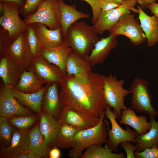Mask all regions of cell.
<instances>
[{
  "label": "cell",
  "instance_id": "1",
  "mask_svg": "<svg viewBox=\"0 0 158 158\" xmlns=\"http://www.w3.org/2000/svg\"><path fill=\"white\" fill-rule=\"evenodd\" d=\"M102 75L92 71L79 75H65L59 83L62 107H70L99 117L107 105Z\"/></svg>",
  "mask_w": 158,
  "mask_h": 158
},
{
  "label": "cell",
  "instance_id": "2",
  "mask_svg": "<svg viewBox=\"0 0 158 158\" xmlns=\"http://www.w3.org/2000/svg\"><path fill=\"white\" fill-rule=\"evenodd\" d=\"M98 35L93 26L81 21L72 24L64 38L73 51L85 58L90 53L95 43L101 39Z\"/></svg>",
  "mask_w": 158,
  "mask_h": 158
},
{
  "label": "cell",
  "instance_id": "3",
  "mask_svg": "<svg viewBox=\"0 0 158 158\" xmlns=\"http://www.w3.org/2000/svg\"><path fill=\"white\" fill-rule=\"evenodd\" d=\"M105 113L99 117L100 120L96 126L87 129L79 130L71 142L68 157L72 158H80L83 151L89 146L94 144H103L107 138V130L104 121Z\"/></svg>",
  "mask_w": 158,
  "mask_h": 158
},
{
  "label": "cell",
  "instance_id": "4",
  "mask_svg": "<svg viewBox=\"0 0 158 158\" xmlns=\"http://www.w3.org/2000/svg\"><path fill=\"white\" fill-rule=\"evenodd\" d=\"M104 93L106 104L113 108L120 118L122 110L128 107L124 104L125 98L130 94L129 90L125 89L123 79L118 80L111 73L107 76L102 75Z\"/></svg>",
  "mask_w": 158,
  "mask_h": 158
},
{
  "label": "cell",
  "instance_id": "5",
  "mask_svg": "<svg viewBox=\"0 0 158 158\" xmlns=\"http://www.w3.org/2000/svg\"><path fill=\"white\" fill-rule=\"evenodd\" d=\"M149 87V83L145 78L136 77L133 80L129 89L131 107L137 113L156 117L157 113L151 104L152 97Z\"/></svg>",
  "mask_w": 158,
  "mask_h": 158
},
{
  "label": "cell",
  "instance_id": "6",
  "mask_svg": "<svg viewBox=\"0 0 158 158\" xmlns=\"http://www.w3.org/2000/svg\"><path fill=\"white\" fill-rule=\"evenodd\" d=\"M104 113L105 117L109 120L111 125V128L110 129L109 122L104 119L107 127L108 137L105 142L106 146L112 151L115 152L119 145L123 142L129 141L136 143L135 137L138 134L135 130L130 129L128 126L126 127V130L123 129L116 120L119 117L107 105Z\"/></svg>",
  "mask_w": 158,
  "mask_h": 158
},
{
  "label": "cell",
  "instance_id": "7",
  "mask_svg": "<svg viewBox=\"0 0 158 158\" xmlns=\"http://www.w3.org/2000/svg\"><path fill=\"white\" fill-rule=\"evenodd\" d=\"M24 21L27 25L42 24L51 30L60 28V15L57 0H44L36 11L27 16Z\"/></svg>",
  "mask_w": 158,
  "mask_h": 158
},
{
  "label": "cell",
  "instance_id": "8",
  "mask_svg": "<svg viewBox=\"0 0 158 158\" xmlns=\"http://www.w3.org/2000/svg\"><path fill=\"white\" fill-rule=\"evenodd\" d=\"M108 31L110 34L117 36H125L135 46L142 44L146 39L140 25L135 19L134 15L129 13L123 15Z\"/></svg>",
  "mask_w": 158,
  "mask_h": 158
},
{
  "label": "cell",
  "instance_id": "9",
  "mask_svg": "<svg viewBox=\"0 0 158 158\" xmlns=\"http://www.w3.org/2000/svg\"><path fill=\"white\" fill-rule=\"evenodd\" d=\"M18 5L10 2L0 3L1 11L3 12L0 18V25L13 40L26 31L28 27L19 17Z\"/></svg>",
  "mask_w": 158,
  "mask_h": 158
},
{
  "label": "cell",
  "instance_id": "10",
  "mask_svg": "<svg viewBox=\"0 0 158 158\" xmlns=\"http://www.w3.org/2000/svg\"><path fill=\"white\" fill-rule=\"evenodd\" d=\"M136 0H124L118 7L104 11H101L96 23L93 26L98 34L102 35L110 29L123 14L130 11L138 13V10L134 8Z\"/></svg>",
  "mask_w": 158,
  "mask_h": 158
},
{
  "label": "cell",
  "instance_id": "11",
  "mask_svg": "<svg viewBox=\"0 0 158 158\" xmlns=\"http://www.w3.org/2000/svg\"><path fill=\"white\" fill-rule=\"evenodd\" d=\"M57 120L60 124H68L82 130L96 126L100 118L73 108L65 107L62 108Z\"/></svg>",
  "mask_w": 158,
  "mask_h": 158
},
{
  "label": "cell",
  "instance_id": "12",
  "mask_svg": "<svg viewBox=\"0 0 158 158\" xmlns=\"http://www.w3.org/2000/svg\"><path fill=\"white\" fill-rule=\"evenodd\" d=\"M45 84L59 83L66 75L56 66L48 62L41 55L32 58L28 69Z\"/></svg>",
  "mask_w": 158,
  "mask_h": 158
},
{
  "label": "cell",
  "instance_id": "13",
  "mask_svg": "<svg viewBox=\"0 0 158 158\" xmlns=\"http://www.w3.org/2000/svg\"><path fill=\"white\" fill-rule=\"evenodd\" d=\"M12 88L3 85L0 91V117L33 114L29 108L20 104L15 97Z\"/></svg>",
  "mask_w": 158,
  "mask_h": 158
},
{
  "label": "cell",
  "instance_id": "14",
  "mask_svg": "<svg viewBox=\"0 0 158 158\" xmlns=\"http://www.w3.org/2000/svg\"><path fill=\"white\" fill-rule=\"evenodd\" d=\"M9 58L24 70H27L32 57L26 33L19 35L9 45L6 52Z\"/></svg>",
  "mask_w": 158,
  "mask_h": 158
},
{
  "label": "cell",
  "instance_id": "15",
  "mask_svg": "<svg viewBox=\"0 0 158 158\" xmlns=\"http://www.w3.org/2000/svg\"><path fill=\"white\" fill-rule=\"evenodd\" d=\"M117 37L110 34L95 43L90 53L85 58L92 67L103 63L111 51L117 47Z\"/></svg>",
  "mask_w": 158,
  "mask_h": 158
},
{
  "label": "cell",
  "instance_id": "16",
  "mask_svg": "<svg viewBox=\"0 0 158 158\" xmlns=\"http://www.w3.org/2000/svg\"><path fill=\"white\" fill-rule=\"evenodd\" d=\"M46 85L41 105V111L52 115L57 119L62 108L59 83H53Z\"/></svg>",
  "mask_w": 158,
  "mask_h": 158
},
{
  "label": "cell",
  "instance_id": "17",
  "mask_svg": "<svg viewBox=\"0 0 158 158\" xmlns=\"http://www.w3.org/2000/svg\"><path fill=\"white\" fill-rule=\"evenodd\" d=\"M24 70L6 54L0 57V77L4 86L11 88L15 87Z\"/></svg>",
  "mask_w": 158,
  "mask_h": 158
},
{
  "label": "cell",
  "instance_id": "18",
  "mask_svg": "<svg viewBox=\"0 0 158 158\" xmlns=\"http://www.w3.org/2000/svg\"><path fill=\"white\" fill-rule=\"evenodd\" d=\"M59 9L61 28L63 38L67 31L73 23L82 18H88L90 15L78 11L76 5H69L63 0H57Z\"/></svg>",
  "mask_w": 158,
  "mask_h": 158
},
{
  "label": "cell",
  "instance_id": "19",
  "mask_svg": "<svg viewBox=\"0 0 158 158\" xmlns=\"http://www.w3.org/2000/svg\"><path fill=\"white\" fill-rule=\"evenodd\" d=\"M35 24L37 35L42 49L58 47L64 42L61 27L51 30L48 29L47 26L44 24Z\"/></svg>",
  "mask_w": 158,
  "mask_h": 158
},
{
  "label": "cell",
  "instance_id": "20",
  "mask_svg": "<svg viewBox=\"0 0 158 158\" xmlns=\"http://www.w3.org/2000/svg\"><path fill=\"white\" fill-rule=\"evenodd\" d=\"M72 49L65 41L56 47L43 49L41 55L49 63L57 66L66 75L67 60Z\"/></svg>",
  "mask_w": 158,
  "mask_h": 158
},
{
  "label": "cell",
  "instance_id": "21",
  "mask_svg": "<svg viewBox=\"0 0 158 158\" xmlns=\"http://www.w3.org/2000/svg\"><path fill=\"white\" fill-rule=\"evenodd\" d=\"M29 130L16 129L14 132L10 145L1 148L0 158H15L21 152L28 149V134Z\"/></svg>",
  "mask_w": 158,
  "mask_h": 158
},
{
  "label": "cell",
  "instance_id": "22",
  "mask_svg": "<svg viewBox=\"0 0 158 158\" xmlns=\"http://www.w3.org/2000/svg\"><path fill=\"white\" fill-rule=\"evenodd\" d=\"M120 118V124L131 127L138 135L145 134L151 128V124L147 121L145 115L138 116L135 111L130 107L122 110Z\"/></svg>",
  "mask_w": 158,
  "mask_h": 158
},
{
  "label": "cell",
  "instance_id": "23",
  "mask_svg": "<svg viewBox=\"0 0 158 158\" xmlns=\"http://www.w3.org/2000/svg\"><path fill=\"white\" fill-rule=\"evenodd\" d=\"M138 10V19L141 27L147 39V44L150 47L158 42V18L155 15H147L140 6H137Z\"/></svg>",
  "mask_w": 158,
  "mask_h": 158
},
{
  "label": "cell",
  "instance_id": "24",
  "mask_svg": "<svg viewBox=\"0 0 158 158\" xmlns=\"http://www.w3.org/2000/svg\"><path fill=\"white\" fill-rule=\"evenodd\" d=\"M40 130L49 146L51 148L55 145L60 124L52 115L42 112L39 115Z\"/></svg>",
  "mask_w": 158,
  "mask_h": 158
},
{
  "label": "cell",
  "instance_id": "25",
  "mask_svg": "<svg viewBox=\"0 0 158 158\" xmlns=\"http://www.w3.org/2000/svg\"><path fill=\"white\" fill-rule=\"evenodd\" d=\"M46 87V84L40 91L31 93L22 92L15 87L12 88V91L15 97L20 104L40 115L42 112L41 105Z\"/></svg>",
  "mask_w": 158,
  "mask_h": 158
},
{
  "label": "cell",
  "instance_id": "26",
  "mask_svg": "<svg viewBox=\"0 0 158 158\" xmlns=\"http://www.w3.org/2000/svg\"><path fill=\"white\" fill-rule=\"evenodd\" d=\"M28 149L36 152L42 158L48 157L49 153L51 148L47 144L40 130L39 123L28 131Z\"/></svg>",
  "mask_w": 158,
  "mask_h": 158
},
{
  "label": "cell",
  "instance_id": "27",
  "mask_svg": "<svg viewBox=\"0 0 158 158\" xmlns=\"http://www.w3.org/2000/svg\"><path fill=\"white\" fill-rule=\"evenodd\" d=\"M154 116L149 115L151 124L150 129L142 135L137 134L135 137L137 151L141 152L147 148L158 147V120L156 121Z\"/></svg>",
  "mask_w": 158,
  "mask_h": 158
},
{
  "label": "cell",
  "instance_id": "28",
  "mask_svg": "<svg viewBox=\"0 0 158 158\" xmlns=\"http://www.w3.org/2000/svg\"><path fill=\"white\" fill-rule=\"evenodd\" d=\"M46 85L38 79L32 71L25 70L20 75L18 83L14 87L22 92L31 93L40 91Z\"/></svg>",
  "mask_w": 158,
  "mask_h": 158
},
{
  "label": "cell",
  "instance_id": "29",
  "mask_svg": "<svg viewBox=\"0 0 158 158\" xmlns=\"http://www.w3.org/2000/svg\"><path fill=\"white\" fill-rule=\"evenodd\" d=\"M92 71V67L85 58L72 50L70 52L66 64V75H79Z\"/></svg>",
  "mask_w": 158,
  "mask_h": 158
},
{
  "label": "cell",
  "instance_id": "30",
  "mask_svg": "<svg viewBox=\"0 0 158 158\" xmlns=\"http://www.w3.org/2000/svg\"><path fill=\"white\" fill-rule=\"evenodd\" d=\"M126 155L123 152L115 153L112 152L105 145L94 144L86 148L80 158H125Z\"/></svg>",
  "mask_w": 158,
  "mask_h": 158
},
{
  "label": "cell",
  "instance_id": "31",
  "mask_svg": "<svg viewBox=\"0 0 158 158\" xmlns=\"http://www.w3.org/2000/svg\"><path fill=\"white\" fill-rule=\"evenodd\" d=\"M79 130L68 124H60L55 145L64 149L70 148L74 136Z\"/></svg>",
  "mask_w": 158,
  "mask_h": 158
},
{
  "label": "cell",
  "instance_id": "32",
  "mask_svg": "<svg viewBox=\"0 0 158 158\" xmlns=\"http://www.w3.org/2000/svg\"><path fill=\"white\" fill-rule=\"evenodd\" d=\"M34 114L26 115H16L8 118L10 124L17 129L29 130L37 120Z\"/></svg>",
  "mask_w": 158,
  "mask_h": 158
},
{
  "label": "cell",
  "instance_id": "33",
  "mask_svg": "<svg viewBox=\"0 0 158 158\" xmlns=\"http://www.w3.org/2000/svg\"><path fill=\"white\" fill-rule=\"evenodd\" d=\"M16 129L10 124L7 118L0 117L1 148L10 145L13 134Z\"/></svg>",
  "mask_w": 158,
  "mask_h": 158
},
{
  "label": "cell",
  "instance_id": "34",
  "mask_svg": "<svg viewBox=\"0 0 158 158\" xmlns=\"http://www.w3.org/2000/svg\"><path fill=\"white\" fill-rule=\"evenodd\" d=\"M34 24L28 25L26 31L27 42L32 58L41 55L42 49L37 35Z\"/></svg>",
  "mask_w": 158,
  "mask_h": 158
},
{
  "label": "cell",
  "instance_id": "35",
  "mask_svg": "<svg viewBox=\"0 0 158 158\" xmlns=\"http://www.w3.org/2000/svg\"><path fill=\"white\" fill-rule=\"evenodd\" d=\"M134 154L135 158H158V147L147 148L141 152L136 151Z\"/></svg>",
  "mask_w": 158,
  "mask_h": 158
},
{
  "label": "cell",
  "instance_id": "36",
  "mask_svg": "<svg viewBox=\"0 0 158 158\" xmlns=\"http://www.w3.org/2000/svg\"><path fill=\"white\" fill-rule=\"evenodd\" d=\"M86 2L91 6L92 13L91 19L92 24L94 25L97 22L100 13L101 9L100 7L99 0H82Z\"/></svg>",
  "mask_w": 158,
  "mask_h": 158
},
{
  "label": "cell",
  "instance_id": "37",
  "mask_svg": "<svg viewBox=\"0 0 158 158\" xmlns=\"http://www.w3.org/2000/svg\"><path fill=\"white\" fill-rule=\"evenodd\" d=\"M44 0H26L25 4L22 8L23 13L25 14L30 13Z\"/></svg>",
  "mask_w": 158,
  "mask_h": 158
},
{
  "label": "cell",
  "instance_id": "38",
  "mask_svg": "<svg viewBox=\"0 0 158 158\" xmlns=\"http://www.w3.org/2000/svg\"><path fill=\"white\" fill-rule=\"evenodd\" d=\"M101 10L106 11L120 6V4L114 0H99Z\"/></svg>",
  "mask_w": 158,
  "mask_h": 158
},
{
  "label": "cell",
  "instance_id": "39",
  "mask_svg": "<svg viewBox=\"0 0 158 158\" xmlns=\"http://www.w3.org/2000/svg\"><path fill=\"white\" fill-rule=\"evenodd\" d=\"M120 145L126 152V158H135L134 152L137 150L136 145H133L129 141L123 142L121 143Z\"/></svg>",
  "mask_w": 158,
  "mask_h": 158
},
{
  "label": "cell",
  "instance_id": "40",
  "mask_svg": "<svg viewBox=\"0 0 158 158\" xmlns=\"http://www.w3.org/2000/svg\"><path fill=\"white\" fill-rule=\"evenodd\" d=\"M56 145L52 147L50 149L48 154L49 158H60L61 155L60 150Z\"/></svg>",
  "mask_w": 158,
  "mask_h": 158
},
{
  "label": "cell",
  "instance_id": "41",
  "mask_svg": "<svg viewBox=\"0 0 158 158\" xmlns=\"http://www.w3.org/2000/svg\"><path fill=\"white\" fill-rule=\"evenodd\" d=\"M157 0H136L137 2L140 5L142 8H145Z\"/></svg>",
  "mask_w": 158,
  "mask_h": 158
},
{
  "label": "cell",
  "instance_id": "42",
  "mask_svg": "<svg viewBox=\"0 0 158 158\" xmlns=\"http://www.w3.org/2000/svg\"><path fill=\"white\" fill-rule=\"evenodd\" d=\"M151 13L158 18V4L154 3L149 5L147 7Z\"/></svg>",
  "mask_w": 158,
  "mask_h": 158
},
{
  "label": "cell",
  "instance_id": "43",
  "mask_svg": "<svg viewBox=\"0 0 158 158\" xmlns=\"http://www.w3.org/2000/svg\"><path fill=\"white\" fill-rule=\"evenodd\" d=\"M29 158H43L37 153L29 149H28Z\"/></svg>",
  "mask_w": 158,
  "mask_h": 158
},
{
  "label": "cell",
  "instance_id": "44",
  "mask_svg": "<svg viewBox=\"0 0 158 158\" xmlns=\"http://www.w3.org/2000/svg\"><path fill=\"white\" fill-rule=\"evenodd\" d=\"M15 158H29L28 150L19 153L15 157Z\"/></svg>",
  "mask_w": 158,
  "mask_h": 158
},
{
  "label": "cell",
  "instance_id": "45",
  "mask_svg": "<svg viewBox=\"0 0 158 158\" xmlns=\"http://www.w3.org/2000/svg\"><path fill=\"white\" fill-rule=\"evenodd\" d=\"M1 1L7 2H10L16 4L18 5L22 4V0H0Z\"/></svg>",
  "mask_w": 158,
  "mask_h": 158
},
{
  "label": "cell",
  "instance_id": "46",
  "mask_svg": "<svg viewBox=\"0 0 158 158\" xmlns=\"http://www.w3.org/2000/svg\"><path fill=\"white\" fill-rule=\"evenodd\" d=\"M116 1L118 3L121 4L122 2L123 1V0H114Z\"/></svg>",
  "mask_w": 158,
  "mask_h": 158
}]
</instances>
